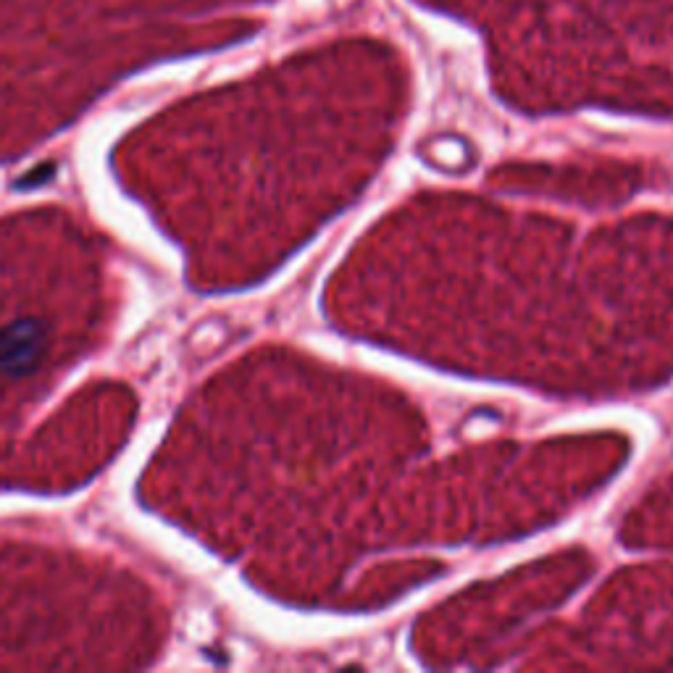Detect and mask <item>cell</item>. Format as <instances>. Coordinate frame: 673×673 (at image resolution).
<instances>
[{
	"instance_id": "1",
	"label": "cell",
	"mask_w": 673,
	"mask_h": 673,
	"mask_svg": "<svg viewBox=\"0 0 673 673\" xmlns=\"http://www.w3.org/2000/svg\"><path fill=\"white\" fill-rule=\"evenodd\" d=\"M43 353L45 324L40 319H19L0 332V374L8 379L32 374Z\"/></svg>"
}]
</instances>
